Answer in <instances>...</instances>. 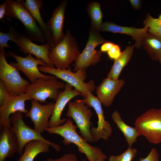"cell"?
I'll list each match as a JSON object with an SVG mask.
<instances>
[{"mask_svg":"<svg viewBox=\"0 0 161 161\" xmlns=\"http://www.w3.org/2000/svg\"><path fill=\"white\" fill-rule=\"evenodd\" d=\"M77 126L73 125L70 118L61 126L46 129L49 134H56L62 137L64 139L63 143L65 145H69L71 143L76 145L78 151L84 154L88 161H105L107 158L100 149L96 146L89 145L83 137L77 133Z\"/></svg>","mask_w":161,"mask_h":161,"instance_id":"6da1fadb","label":"cell"},{"mask_svg":"<svg viewBox=\"0 0 161 161\" xmlns=\"http://www.w3.org/2000/svg\"><path fill=\"white\" fill-rule=\"evenodd\" d=\"M6 1L5 15L7 17L15 18L19 20L24 27L25 35L30 40L45 43L46 38L44 32L19 0H6Z\"/></svg>","mask_w":161,"mask_h":161,"instance_id":"7a4b0ae2","label":"cell"},{"mask_svg":"<svg viewBox=\"0 0 161 161\" xmlns=\"http://www.w3.org/2000/svg\"><path fill=\"white\" fill-rule=\"evenodd\" d=\"M80 53L75 38L68 30L64 38L50 49L48 57L57 69H66L77 61Z\"/></svg>","mask_w":161,"mask_h":161,"instance_id":"3957f363","label":"cell"},{"mask_svg":"<svg viewBox=\"0 0 161 161\" xmlns=\"http://www.w3.org/2000/svg\"><path fill=\"white\" fill-rule=\"evenodd\" d=\"M38 67L40 72L54 75L74 87L81 93L83 99L86 98L88 91L92 93L95 89V82L93 80H90L88 82H85L86 77V70L81 69L73 72L70 67L64 69L52 68L47 66H38Z\"/></svg>","mask_w":161,"mask_h":161,"instance_id":"277c9868","label":"cell"},{"mask_svg":"<svg viewBox=\"0 0 161 161\" xmlns=\"http://www.w3.org/2000/svg\"><path fill=\"white\" fill-rule=\"evenodd\" d=\"M134 126L140 135L149 143H161V109L152 108L146 111L136 119Z\"/></svg>","mask_w":161,"mask_h":161,"instance_id":"5b68a950","label":"cell"},{"mask_svg":"<svg viewBox=\"0 0 161 161\" xmlns=\"http://www.w3.org/2000/svg\"><path fill=\"white\" fill-rule=\"evenodd\" d=\"M22 113L17 112L12 114L10 117L11 123V130L15 134L19 144V149L17 153L20 155L24 152L25 145L30 142L41 140L49 144L56 151L59 152L61 147L58 144L50 142L44 138L41 133L36 131L27 126L23 119Z\"/></svg>","mask_w":161,"mask_h":161,"instance_id":"8992f818","label":"cell"},{"mask_svg":"<svg viewBox=\"0 0 161 161\" xmlns=\"http://www.w3.org/2000/svg\"><path fill=\"white\" fill-rule=\"evenodd\" d=\"M5 55H8L0 50V78L6 86L11 95H18L26 93L29 82L22 78L20 71L8 64Z\"/></svg>","mask_w":161,"mask_h":161,"instance_id":"52a82bcc","label":"cell"},{"mask_svg":"<svg viewBox=\"0 0 161 161\" xmlns=\"http://www.w3.org/2000/svg\"><path fill=\"white\" fill-rule=\"evenodd\" d=\"M108 41L101 36L100 32L96 30L90 26L88 41L73 65L74 72L81 69L86 70L88 67L94 65L99 62L101 60L102 52L95 49V48Z\"/></svg>","mask_w":161,"mask_h":161,"instance_id":"ba28073f","label":"cell"},{"mask_svg":"<svg viewBox=\"0 0 161 161\" xmlns=\"http://www.w3.org/2000/svg\"><path fill=\"white\" fill-rule=\"evenodd\" d=\"M68 105L66 116L74 120L82 137L87 142L93 143L94 141L91 132L92 123L90 119L93 115L91 110L82 99L70 101Z\"/></svg>","mask_w":161,"mask_h":161,"instance_id":"9c48e42d","label":"cell"},{"mask_svg":"<svg viewBox=\"0 0 161 161\" xmlns=\"http://www.w3.org/2000/svg\"><path fill=\"white\" fill-rule=\"evenodd\" d=\"M55 76L48 78H40L30 84L27 90L32 100L41 103H46L48 98L56 101L60 89L64 88L65 84L58 80Z\"/></svg>","mask_w":161,"mask_h":161,"instance_id":"30bf717a","label":"cell"},{"mask_svg":"<svg viewBox=\"0 0 161 161\" xmlns=\"http://www.w3.org/2000/svg\"><path fill=\"white\" fill-rule=\"evenodd\" d=\"M82 100L87 106L94 109L97 116V126L91 127V129L94 141L97 142L101 139L107 140L112 135V129L109 122L105 120L101 103L89 91L87 92L86 98Z\"/></svg>","mask_w":161,"mask_h":161,"instance_id":"8fae6325","label":"cell"},{"mask_svg":"<svg viewBox=\"0 0 161 161\" xmlns=\"http://www.w3.org/2000/svg\"><path fill=\"white\" fill-rule=\"evenodd\" d=\"M8 53L17 61V62H11L9 64L23 73L31 83L35 82L38 78H48L53 76L45 75L39 70L38 67L39 65L47 66L42 60L35 58L31 54H29L26 57H23L12 52H8Z\"/></svg>","mask_w":161,"mask_h":161,"instance_id":"7c38bea8","label":"cell"},{"mask_svg":"<svg viewBox=\"0 0 161 161\" xmlns=\"http://www.w3.org/2000/svg\"><path fill=\"white\" fill-rule=\"evenodd\" d=\"M32 99L27 93L18 95H11L3 102L0 107V130L4 127L11 128L10 115L17 112L26 114L28 110L25 108V102Z\"/></svg>","mask_w":161,"mask_h":161,"instance_id":"4fadbf2b","label":"cell"},{"mask_svg":"<svg viewBox=\"0 0 161 161\" xmlns=\"http://www.w3.org/2000/svg\"><path fill=\"white\" fill-rule=\"evenodd\" d=\"M30 109L26 117L31 119L34 124V129L40 133L49 128V121L52 113L55 103L50 101L42 105L34 100H31Z\"/></svg>","mask_w":161,"mask_h":161,"instance_id":"5bb4252c","label":"cell"},{"mask_svg":"<svg viewBox=\"0 0 161 161\" xmlns=\"http://www.w3.org/2000/svg\"><path fill=\"white\" fill-rule=\"evenodd\" d=\"M72 86L66 83L64 90L60 91L55 103L52 114L49 121V128L61 126L66 121V118L61 119V116L65 107L70 100L75 97L81 95V93Z\"/></svg>","mask_w":161,"mask_h":161,"instance_id":"9a60e30c","label":"cell"},{"mask_svg":"<svg viewBox=\"0 0 161 161\" xmlns=\"http://www.w3.org/2000/svg\"><path fill=\"white\" fill-rule=\"evenodd\" d=\"M125 83L123 79L113 80L107 77L104 79L96 88L97 97L103 105L109 107Z\"/></svg>","mask_w":161,"mask_h":161,"instance_id":"2e32d148","label":"cell"},{"mask_svg":"<svg viewBox=\"0 0 161 161\" xmlns=\"http://www.w3.org/2000/svg\"><path fill=\"white\" fill-rule=\"evenodd\" d=\"M18 41L19 50L26 55L27 54H33L38 59H41L47 64V66L54 68L55 66L50 61L48 54L51 48L47 42L44 45H38L33 43L23 34L19 33Z\"/></svg>","mask_w":161,"mask_h":161,"instance_id":"e0dca14e","label":"cell"},{"mask_svg":"<svg viewBox=\"0 0 161 161\" xmlns=\"http://www.w3.org/2000/svg\"><path fill=\"white\" fill-rule=\"evenodd\" d=\"M68 1L63 0L55 8L52 15L46 23L50 30L55 46L64 38L65 34L63 31L65 18V12Z\"/></svg>","mask_w":161,"mask_h":161,"instance_id":"ac0fdd59","label":"cell"},{"mask_svg":"<svg viewBox=\"0 0 161 161\" xmlns=\"http://www.w3.org/2000/svg\"><path fill=\"white\" fill-rule=\"evenodd\" d=\"M19 149L18 141L10 128L5 127L0 130V161L12 157Z\"/></svg>","mask_w":161,"mask_h":161,"instance_id":"d6986e66","label":"cell"},{"mask_svg":"<svg viewBox=\"0 0 161 161\" xmlns=\"http://www.w3.org/2000/svg\"><path fill=\"white\" fill-rule=\"evenodd\" d=\"M100 31L124 34L130 36L135 41L134 45V47L139 49L141 47L142 38L145 34L148 32V28L145 27L137 28L133 27H123L113 22L106 21L103 22Z\"/></svg>","mask_w":161,"mask_h":161,"instance_id":"ffe728a7","label":"cell"},{"mask_svg":"<svg viewBox=\"0 0 161 161\" xmlns=\"http://www.w3.org/2000/svg\"><path fill=\"white\" fill-rule=\"evenodd\" d=\"M20 2L28 10L38 24L44 32L46 42L51 48L55 46L51 32L41 17L40 9L43 6L44 2L41 0H19Z\"/></svg>","mask_w":161,"mask_h":161,"instance_id":"44dd1931","label":"cell"},{"mask_svg":"<svg viewBox=\"0 0 161 161\" xmlns=\"http://www.w3.org/2000/svg\"><path fill=\"white\" fill-rule=\"evenodd\" d=\"M142 46L152 60L159 61L161 56V36L146 32L142 38Z\"/></svg>","mask_w":161,"mask_h":161,"instance_id":"7402d4cb","label":"cell"},{"mask_svg":"<svg viewBox=\"0 0 161 161\" xmlns=\"http://www.w3.org/2000/svg\"><path fill=\"white\" fill-rule=\"evenodd\" d=\"M134 46V45L127 46L124 51L121 52L120 56L114 60L113 64L107 75V77L113 80H117L123 69L131 60L132 56Z\"/></svg>","mask_w":161,"mask_h":161,"instance_id":"603a6c76","label":"cell"},{"mask_svg":"<svg viewBox=\"0 0 161 161\" xmlns=\"http://www.w3.org/2000/svg\"><path fill=\"white\" fill-rule=\"evenodd\" d=\"M50 146L49 144L41 140L30 142L25 146L24 152L17 161H33L39 154L49 152Z\"/></svg>","mask_w":161,"mask_h":161,"instance_id":"cb8c5ba5","label":"cell"},{"mask_svg":"<svg viewBox=\"0 0 161 161\" xmlns=\"http://www.w3.org/2000/svg\"><path fill=\"white\" fill-rule=\"evenodd\" d=\"M112 118L124 136L129 147H131L133 144L137 141V138L140 135L137 129L135 127H131L126 124L122 120L117 110L113 112Z\"/></svg>","mask_w":161,"mask_h":161,"instance_id":"d4e9b609","label":"cell"},{"mask_svg":"<svg viewBox=\"0 0 161 161\" xmlns=\"http://www.w3.org/2000/svg\"><path fill=\"white\" fill-rule=\"evenodd\" d=\"M86 11L91 19V26L96 30L100 32L103 16L100 4L96 1L91 2L87 6Z\"/></svg>","mask_w":161,"mask_h":161,"instance_id":"484cf974","label":"cell"},{"mask_svg":"<svg viewBox=\"0 0 161 161\" xmlns=\"http://www.w3.org/2000/svg\"><path fill=\"white\" fill-rule=\"evenodd\" d=\"M143 24L144 27L148 28V32L161 37V13L157 18L152 17L150 13L145 16Z\"/></svg>","mask_w":161,"mask_h":161,"instance_id":"4316f807","label":"cell"},{"mask_svg":"<svg viewBox=\"0 0 161 161\" xmlns=\"http://www.w3.org/2000/svg\"><path fill=\"white\" fill-rule=\"evenodd\" d=\"M19 33L15 29L14 27L10 25V30L7 33L0 32V50L5 53L4 48H10L7 43L9 41H11L15 43L17 45H19L18 36Z\"/></svg>","mask_w":161,"mask_h":161,"instance_id":"83f0119b","label":"cell"},{"mask_svg":"<svg viewBox=\"0 0 161 161\" xmlns=\"http://www.w3.org/2000/svg\"><path fill=\"white\" fill-rule=\"evenodd\" d=\"M137 152V149L129 147L126 150L120 155L117 156L111 155L109 157V161H132Z\"/></svg>","mask_w":161,"mask_h":161,"instance_id":"f1b7e54d","label":"cell"},{"mask_svg":"<svg viewBox=\"0 0 161 161\" xmlns=\"http://www.w3.org/2000/svg\"><path fill=\"white\" fill-rule=\"evenodd\" d=\"M42 161H78L76 155L73 153H67L63 155L58 158L53 159L49 158Z\"/></svg>","mask_w":161,"mask_h":161,"instance_id":"f546056e","label":"cell"},{"mask_svg":"<svg viewBox=\"0 0 161 161\" xmlns=\"http://www.w3.org/2000/svg\"><path fill=\"white\" fill-rule=\"evenodd\" d=\"M159 154L157 150L153 148L145 158L140 157L138 161H159Z\"/></svg>","mask_w":161,"mask_h":161,"instance_id":"4dcf8cb0","label":"cell"},{"mask_svg":"<svg viewBox=\"0 0 161 161\" xmlns=\"http://www.w3.org/2000/svg\"><path fill=\"white\" fill-rule=\"evenodd\" d=\"M10 95L7 88L4 83L0 80V106L3 101Z\"/></svg>","mask_w":161,"mask_h":161,"instance_id":"1f68e13d","label":"cell"},{"mask_svg":"<svg viewBox=\"0 0 161 161\" xmlns=\"http://www.w3.org/2000/svg\"><path fill=\"white\" fill-rule=\"evenodd\" d=\"M121 52L118 45L115 44L107 52L109 57L114 60L118 58L120 55Z\"/></svg>","mask_w":161,"mask_h":161,"instance_id":"d6a6232c","label":"cell"},{"mask_svg":"<svg viewBox=\"0 0 161 161\" xmlns=\"http://www.w3.org/2000/svg\"><path fill=\"white\" fill-rule=\"evenodd\" d=\"M114 44L113 42L108 41L102 44L100 47V50L102 52H107Z\"/></svg>","mask_w":161,"mask_h":161,"instance_id":"836d02e7","label":"cell"},{"mask_svg":"<svg viewBox=\"0 0 161 161\" xmlns=\"http://www.w3.org/2000/svg\"><path fill=\"white\" fill-rule=\"evenodd\" d=\"M129 1L135 10H138L141 6L142 1L140 0H130Z\"/></svg>","mask_w":161,"mask_h":161,"instance_id":"e575fe53","label":"cell"},{"mask_svg":"<svg viewBox=\"0 0 161 161\" xmlns=\"http://www.w3.org/2000/svg\"><path fill=\"white\" fill-rule=\"evenodd\" d=\"M6 1H5L3 3L0 5V19L1 20L4 18H6L4 17L5 14V8Z\"/></svg>","mask_w":161,"mask_h":161,"instance_id":"d590c367","label":"cell"},{"mask_svg":"<svg viewBox=\"0 0 161 161\" xmlns=\"http://www.w3.org/2000/svg\"><path fill=\"white\" fill-rule=\"evenodd\" d=\"M159 61L160 63V64H161V56L159 59Z\"/></svg>","mask_w":161,"mask_h":161,"instance_id":"8d00e7d4","label":"cell"},{"mask_svg":"<svg viewBox=\"0 0 161 161\" xmlns=\"http://www.w3.org/2000/svg\"><path fill=\"white\" fill-rule=\"evenodd\" d=\"M83 161H86V160H83Z\"/></svg>","mask_w":161,"mask_h":161,"instance_id":"74e56055","label":"cell"},{"mask_svg":"<svg viewBox=\"0 0 161 161\" xmlns=\"http://www.w3.org/2000/svg\"></svg>","mask_w":161,"mask_h":161,"instance_id":"f35d334b","label":"cell"}]
</instances>
